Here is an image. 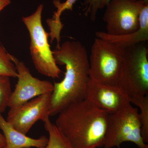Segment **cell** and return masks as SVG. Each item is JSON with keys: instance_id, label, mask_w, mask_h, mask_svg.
Listing matches in <instances>:
<instances>
[{"instance_id": "cell-1", "label": "cell", "mask_w": 148, "mask_h": 148, "mask_svg": "<svg viewBox=\"0 0 148 148\" xmlns=\"http://www.w3.org/2000/svg\"><path fill=\"white\" fill-rule=\"evenodd\" d=\"M56 64L65 65L64 78L54 82L51 98L49 116L85 99L90 79L89 57L85 47L79 41H66L53 51Z\"/></svg>"}, {"instance_id": "cell-2", "label": "cell", "mask_w": 148, "mask_h": 148, "mask_svg": "<svg viewBox=\"0 0 148 148\" xmlns=\"http://www.w3.org/2000/svg\"><path fill=\"white\" fill-rule=\"evenodd\" d=\"M55 125L73 148L103 147L109 113L85 99L58 114Z\"/></svg>"}, {"instance_id": "cell-3", "label": "cell", "mask_w": 148, "mask_h": 148, "mask_svg": "<svg viewBox=\"0 0 148 148\" xmlns=\"http://www.w3.org/2000/svg\"><path fill=\"white\" fill-rule=\"evenodd\" d=\"M140 43L125 48L118 81L130 99L148 95V50Z\"/></svg>"}, {"instance_id": "cell-4", "label": "cell", "mask_w": 148, "mask_h": 148, "mask_svg": "<svg viewBox=\"0 0 148 148\" xmlns=\"http://www.w3.org/2000/svg\"><path fill=\"white\" fill-rule=\"evenodd\" d=\"M125 48L96 38L89 57L90 79L98 83L117 86Z\"/></svg>"}, {"instance_id": "cell-5", "label": "cell", "mask_w": 148, "mask_h": 148, "mask_svg": "<svg viewBox=\"0 0 148 148\" xmlns=\"http://www.w3.org/2000/svg\"><path fill=\"white\" fill-rule=\"evenodd\" d=\"M43 8V5L40 4L34 13L22 17V20L29 32L30 54L35 68L43 75L59 78L62 71L56 62L48 41L49 33L45 32L42 23Z\"/></svg>"}, {"instance_id": "cell-6", "label": "cell", "mask_w": 148, "mask_h": 148, "mask_svg": "<svg viewBox=\"0 0 148 148\" xmlns=\"http://www.w3.org/2000/svg\"><path fill=\"white\" fill-rule=\"evenodd\" d=\"M131 142L139 148H148L141 135L138 109L129 104L113 114H109L103 147L121 148L125 142Z\"/></svg>"}, {"instance_id": "cell-7", "label": "cell", "mask_w": 148, "mask_h": 148, "mask_svg": "<svg viewBox=\"0 0 148 148\" xmlns=\"http://www.w3.org/2000/svg\"><path fill=\"white\" fill-rule=\"evenodd\" d=\"M144 0H110L106 5L103 16L107 34L120 36L134 33L139 29V15Z\"/></svg>"}, {"instance_id": "cell-8", "label": "cell", "mask_w": 148, "mask_h": 148, "mask_svg": "<svg viewBox=\"0 0 148 148\" xmlns=\"http://www.w3.org/2000/svg\"><path fill=\"white\" fill-rule=\"evenodd\" d=\"M17 71L18 81L12 92L8 107L13 109L40 95L51 93L53 84L50 82L35 77L24 63L10 54Z\"/></svg>"}, {"instance_id": "cell-9", "label": "cell", "mask_w": 148, "mask_h": 148, "mask_svg": "<svg viewBox=\"0 0 148 148\" xmlns=\"http://www.w3.org/2000/svg\"><path fill=\"white\" fill-rule=\"evenodd\" d=\"M51 93L40 95L13 109H10L6 121L19 132L27 135L39 120L49 116Z\"/></svg>"}, {"instance_id": "cell-10", "label": "cell", "mask_w": 148, "mask_h": 148, "mask_svg": "<svg viewBox=\"0 0 148 148\" xmlns=\"http://www.w3.org/2000/svg\"><path fill=\"white\" fill-rule=\"evenodd\" d=\"M85 99L109 114H113L131 104L128 95L117 86L102 84L90 79Z\"/></svg>"}, {"instance_id": "cell-11", "label": "cell", "mask_w": 148, "mask_h": 148, "mask_svg": "<svg viewBox=\"0 0 148 148\" xmlns=\"http://www.w3.org/2000/svg\"><path fill=\"white\" fill-rule=\"evenodd\" d=\"M139 29L136 32L124 36H112L106 32H97L95 34L99 38L108 41L124 48L135 45L148 40V2L145 3L139 15Z\"/></svg>"}, {"instance_id": "cell-12", "label": "cell", "mask_w": 148, "mask_h": 148, "mask_svg": "<svg viewBox=\"0 0 148 148\" xmlns=\"http://www.w3.org/2000/svg\"><path fill=\"white\" fill-rule=\"evenodd\" d=\"M0 129L5 138L6 148H41L47 145L48 138L42 136L38 139L28 137L19 132L0 113Z\"/></svg>"}, {"instance_id": "cell-13", "label": "cell", "mask_w": 148, "mask_h": 148, "mask_svg": "<svg viewBox=\"0 0 148 148\" xmlns=\"http://www.w3.org/2000/svg\"><path fill=\"white\" fill-rule=\"evenodd\" d=\"M44 127L49 134L47 145L41 148H73L61 131L52 123L49 117L42 121Z\"/></svg>"}, {"instance_id": "cell-14", "label": "cell", "mask_w": 148, "mask_h": 148, "mask_svg": "<svg viewBox=\"0 0 148 148\" xmlns=\"http://www.w3.org/2000/svg\"><path fill=\"white\" fill-rule=\"evenodd\" d=\"M130 103L140 109L139 113L141 125V135L144 143H148V95L143 97L131 98Z\"/></svg>"}, {"instance_id": "cell-15", "label": "cell", "mask_w": 148, "mask_h": 148, "mask_svg": "<svg viewBox=\"0 0 148 148\" xmlns=\"http://www.w3.org/2000/svg\"><path fill=\"white\" fill-rule=\"evenodd\" d=\"M12 92L10 77L0 75V113L4 112L8 107Z\"/></svg>"}, {"instance_id": "cell-16", "label": "cell", "mask_w": 148, "mask_h": 148, "mask_svg": "<svg viewBox=\"0 0 148 148\" xmlns=\"http://www.w3.org/2000/svg\"><path fill=\"white\" fill-rule=\"evenodd\" d=\"M0 75L12 77H17L16 67L8 53L3 47L0 45Z\"/></svg>"}, {"instance_id": "cell-17", "label": "cell", "mask_w": 148, "mask_h": 148, "mask_svg": "<svg viewBox=\"0 0 148 148\" xmlns=\"http://www.w3.org/2000/svg\"><path fill=\"white\" fill-rule=\"evenodd\" d=\"M101 0H84L83 11L86 16H89L90 20L95 21L97 13L100 9Z\"/></svg>"}, {"instance_id": "cell-18", "label": "cell", "mask_w": 148, "mask_h": 148, "mask_svg": "<svg viewBox=\"0 0 148 148\" xmlns=\"http://www.w3.org/2000/svg\"><path fill=\"white\" fill-rule=\"evenodd\" d=\"M78 0H66L64 2H61V7L64 10H73V8L74 4Z\"/></svg>"}, {"instance_id": "cell-19", "label": "cell", "mask_w": 148, "mask_h": 148, "mask_svg": "<svg viewBox=\"0 0 148 148\" xmlns=\"http://www.w3.org/2000/svg\"><path fill=\"white\" fill-rule=\"evenodd\" d=\"M10 3L11 0H0V12Z\"/></svg>"}, {"instance_id": "cell-20", "label": "cell", "mask_w": 148, "mask_h": 148, "mask_svg": "<svg viewBox=\"0 0 148 148\" xmlns=\"http://www.w3.org/2000/svg\"><path fill=\"white\" fill-rule=\"evenodd\" d=\"M6 142L5 138L3 135L0 132V148H3L5 147Z\"/></svg>"}, {"instance_id": "cell-21", "label": "cell", "mask_w": 148, "mask_h": 148, "mask_svg": "<svg viewBox=\"0 0 148 148\" xmlns=\"http://www.w3.org/2000/svg\"><path fill=\"white\" fill-rule=\"evenodd\" d=\"M110 0H101V5H100V9H102L105 8L106 5L109 2ZM146 1H148V0H144Z\"/></svg>"}, {"instance_id": "cell-22", "label": "cell", "mask_w": 148, "mask_h": 148, "mask_svg": "<svg viewBox=\"0 0 148 148\" xmlns=\"http://www.w3.org/2000/svg\"><path fill=\"white\" fill-rule=\"evenodd\" d=\"M3 148H6L5 147H3Z\"/></svg>"}, {"instance_id": "cell-23", "label": "cell", "mask_w": 148, "mask_h": 148, "mask_svg": "<svg viewBox=\"0 0 148 148\" xmlns=\"http://www.w3.org/2000/svg\"></svg>"}]
</instances>
